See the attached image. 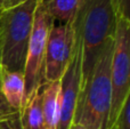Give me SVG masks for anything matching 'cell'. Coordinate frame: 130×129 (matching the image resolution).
Listing matches in <instances>:
<instances>
[{"label": "cell", "instance_id": "1", "mask_svg": "<svg viewBox=\"0 0 130 129\" xmlns=\"http://www.w3.org/2000/svg\"><path fill=\"white\" fill-rule=\"evenodd\" d=\"M117 14L111 0H81L75 33L82 52L81 88L91 75L104 43L114 37Z\"/></svg>", "mask_w": 130, "mask_h": 129}, {"label": "cell", "instance_id": "2", "mask_svg": "<svg viewBox=\"0 0 130 129\" xmlns=\"http://www.w3.org/2000/svg\"><path fill=\"white\" fill-rule=\"evenodd\" d=\"M113 38L102 48L91 75L81 88L74 122L85 129H107L112 105L111 61Z\"/></svg>", "mask_w": 130, "mask_h": 129}, {"label": "cell", "instance_id": "3", "mask_svg": "<svg viewBox=\"0 0 130 129\" xmlns=\"http://www.w3.org/2000/svg\"><path fill=\"white\" fill-rule=\"evenodd\" d=\"M40 0H25L0 11V68L23 72L26 49Z\"/></svg>", "mask_w": 130, "mask_h": 129}, {"label": "cell", "instance_id": "4", "mask_svg": "<svg viewBox=\"0 0 130 129\" xmlns=\"http://www.w3.org/2000/svg\"><path fill=\"white\" fill-rule=\"evenodd\" d=\"M112 105L107 129H111L123 103L130 97V21L118 18L111 61Z\"/></svg>", "mask_w": 130, "mask_h": 129}, {"label": "cell", "instance_id": "5", "mask_svg": "<svg viewBox=\"0 0 130 129\" xmlns=\"http://www.w3.org/2000/svg\"><path fill=\"white\" fill-rule=\"evenodd\" d=\"M53 18L43 8L41 0L34 13L33 29L26 49L23 73L25 80V100L43 84V62L46 45Z\"/></svg>", "mask_w": 130, "mask_h": 129}, {"label": "cell", "instance_id": "6", "mask_svg": "<svg viewBox=\"0 0 130 129\" xmlns=\"http://www.w3.org/2000/svg\"><path fill=\"white\" fill-rule=\"evenodd\" d=\"M76 47L75 23H53L48 33L43 62V84L61 80Z\"/></svg>", "mask_w": 130, "mask_h": 129}, {"label": "cell", "instance_id": "7", "mask_svg": "<svg viewBox=\"0 0 130 129\" xmlns=\"http://www.w3.org/2000/svg\"><path fill=\"white\" fill-rule=\"evenodd\" d=\"M82 81V52L79 39L71 63L59 80V118L57 129H71L74 123Z\"/></svg>", "mask_w": 130, "mask_h": 129}, {"label": "cell", "instance_id": "8", "mask_svg": "<svg viewBox=\"0 0 130 129\" xmlns=\"http://www.w3.org/2000/svg\"><path fill=\"white\" fill-rule=\"evenodd\" d=\"M0 95L11 111H20L25 103L24 73L0 68Z\"/></svg>", "mask_w": 130, "mask_h": 129}, {"label": "cell", "instance_id": "9", "mask_svg": "<svg viewBox=\"0 0 130 129\" xmlns=\"http://www.w3.org/2000/svg\"><path fill=\"white\" fill-rule=\"evenodd\" d=\"M59 80L41 86L43 129H57L59 118Z\"/></svg>", "mask_w": 130, "mask_h": 129}, {"label": "cell", "instance_id": "10", "mask_svg": "<svg viewBox=\"0 0 130 129\" xmlns=\"http://www.w3.org/2000/svg\"><path fill=\"white\" fill-rule=\"evenodd\" d=\"M41 86L25 100L20 111H15L16 120L21 129H43Z\"/></svg>", "mask_w": 130, "mask_h": 129}, {"label": "cell", "instance_id": "11", "mask_svg": "<svg viewBox=\"0 0 130 129\" xmlns=\"http://www.w3.org/2000/svg\"><path fill=\"white\" fill-rule=\"evenodd\" d=\"M81 0H41L43 8L55 23H75Z\"/></svg>", "mask_w": 130, "mask_h": 129}, {"label": "cell", "instance_id": "12", "mask_svg": "<svg viewBox=\"0 0 130 129\" xmlns=\"http://www.w3.org/2000/svg\"><path fill=\"white\" fill-rule=\"evenodd\" d=\"M112 128L113 129H130V97L127 98L126 102L123 103Z\"/></svg>", "mask_w": 130, "mask_h": 129}, {"label": "cell", "instance_id": "13", "mask_svg": "<svg viewBox=\"0 0 130 129\" xmlns=\"http://www.w3.org/2000/svg\"><path fill=\"white\" fill-rule=\"evenodd\" d=\"M118 18L130 21V0H111Z\"/></svg>", "mask_w": 130, "mask_h": 129}, {"label": "cell", "instance_id": "14", "mask_svg": "<svg viewBox=\"0 0 130 129\" xmlns=\"http://www.w3.org/2000/svg\"><path fill=\"white\" fill-rule=\"evenodd\" d=\"M0 129H21L15 117V111L9 110L4 121L0 122Z\"/></svg>", "mask_w": 130, "mask_h": 129}, {"label": "cell", "instance_id": "15", "mask_svg": "<svg viewBox=\"0 0 130 129\" xmlns=\"http://www.w3.org/2000/svg\"><path fill=\"white\" fill-rule=\"evenodd\" d=\"M9 110H10V109L7 106V104L5 103V101L2 100L1 95H0V122L5 120V118H6V114H7V112H8Z\"/></svg>", "mask_w": 130, "mask_h": 129}, {"label": "cell", "instance_id": "16", "mask_svg": "<svg viewBox=\"0 0 130 129\" xmlns=\"http://www.w3.org/2000/svg\"><path fill=\"white\" fill-rule=\"evenodd\" d=\"M9 4H10V0H0V10L9 8Z\"/></svg>", "mask_w": 130, "mask_h": 129}, {"label": "cell", "instance_id": "17", "mask_svg": "<svg viewBox=\"0 0 130 129\" xmlns=\"http://www.w3.org/2000/svg\"><path fill=\"white\" fill-rule=\"evenodd\" d=\"M23 1H25V0H10L9 7H13V6H15V5H18V4H21V2H23Z\"/></svg>", "mask_w": 130, "mask_h": 129}, {"label": "cell", "instance_id": "18", "mask_svg": "<svg viewBox=\"0 0 130 129\" xmlns=\"http://www.w3.org/2000/svg\"><path fill=\"white\" fill-rule=\"evenodd\" d=\"M71 129H85V128H83V126H81L80 123H78V122H74L73 125H72Z\"/></svg>", "mask_w": 130, "mask_h": 129}, {"label": "cell", "instance_id": "19", "mask_svg": "<svg viewBox=\"0 0 130 129\" xmlns=\"http://www.w3.org/2000/svg\"><path fill=\"white\" fill-rule=\"evenodd\" d=\"M0 11H1V10H0Z\"/></svg>", "mask_w": 130, "mask_h": 129}, {"label": "cell", "instance_id": "20", "mask_svg": "<svg viewBox=\"0 0 130 129\" xmlns=\"http://www.w3.org/2000/svg\"><path fill=\"white\" fill-rule=\"evenodd\" d=\"M112 129H113V128H112Z\"/></svg>", "mask_w": 130, "mask_h": 129}]
</instances>
